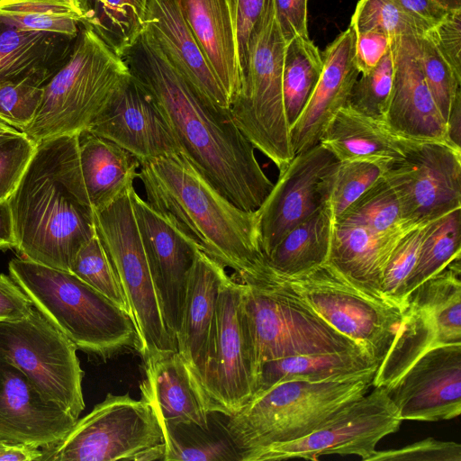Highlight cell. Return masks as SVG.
Wrapping results in <instances>:
<instances>
[{"label": "cell", "instance_id": "9a60e30c", "mask_svg": "<svg viewBox=\"0 0 461 461\" xmlns=\"http://www.w3.org/2000/svg\"><path fill=\"white\" fill-rule=\"evenodd\" d=\"M383 176L394 189L406 221L420 222L461 208V149L424 141Z\"/></svg>", "mask_w": 461, "mask_h": 461}, {"label": "cell", "instance_id": "d6a6232c", "mask_svg": "<svg viewBox=\"0 0 461 461\" xmlns=\"http://www.w3.org/2000/svg\"><path fill=\"white\" fill-rule=\"evenodd\" d=\"M334 217L321 205L294 227L266 258L276 274L289 276L303 273L328 261Z\"/></svg>", "mask_w": 461, "mask_h": 461}, {"label": "cell", "instance_id": "3957f363", "mask_svg": "<svg viewBox=\"0 0 461 461\" xmlns=\"http://www.w3.org/2000/svg\"><path fill=\"white\" fill-rule=\"evenodd\" d=\"M148 201L208 257L250 284L265 271L257 211L223 197L177 151L140 162L138 176Z\"/></svg>", "mask_w": 461, "mask_h": 461}, {"label": "cell", "instance_id": "30bf717a", "mask_svg": "<svg viewBox=\"0 0 461 461\" xmlns=\"http://www.w3.org/2000/svg\"><path fill=\"white\" fill-rule=\"evenodd\" d=\"M41 453V461H164V434L156 413L142 399L108 393Z\"/></svg>", "mask_w": 461, "mask_h": 461}, {"label": "cell", "instance_id": "44dd1931", "mask_svg": "<svg viewBox=\"0 0 461 461\" xmlns=\"http://www.w3.org/2000/svg\"><path fill=\"white\" fill-rule=\"evenodd\" d=\"M418 38L392 40L393 81L384 120L393 131L405 137L450 145L446 122L424 79Z\"/></svg>", "mask_w": 461, "mask_h": 461}, {"label": "cell", "instance_id": "603a6c76", "mask_svg": "<svg viewBox=\"0 0 461 461\" xmlns=\"http://www.w3.org/2000/svg\"><path fill=\"white\" fill-rule=\"evenodd\" d=\"M141 399L158 419L172 427L209 429L208 399L190 366L178 351L144 362Z\"/></svg>", "mask_w": 461, "mask_h": 461}, {"label": "cell", "instance_id": "60d3db41", "mask_svg": "<svg viewBox=\"0 0 461 461\" xmlns=\"http://www.w3.org/2000/svg\"><path fill=\"white\" fill-rule=\"evenodd\" d=\"M355 33L376 31L397 37H421L429 29L403 12L392 0H359L351 17Z\"/></svg>", "mask_w": 461, "mask_h": 461}, {"label": "cell", "instance_id": "816d5d0a", "mask_svg": "<svg viewBox=\"0 0 461 461\" xmlns=\"http://www.w3.org/2000/svg\"><path fill=\"white\" fill-rule=\"evenodd\" d=\"M308 0H274L275 17L287 44L295 37L308 38Z\"/></svg>", "mask_w": 461, "mask_h": 461}, {"label": "cell", "instance_id": "6f0895ef", "mask_svg": "<svg viewBox=\"0 0 461 461\" xmlns=\"http://www.w3.org/2000/svg\"><path fill=\"white\" fill-rule=\"evenodd\" d=\"M16 248V238L9 199L0 201V250Z\"/></svg>", "mask_w": 461, "mask_h": 461}, {"label": "cell", "instance_id": "d6986e66", "mask_svg": "<svg viewBox=\"0 0 461 461\" xmlns=\"http://www.w3.org/2000/svg\"><path fill=\"white\" fill-rule=\"evenodd\" d=\"M337 161L319 143L296 154L279 171L276 183L257 210L259 242L265 258L294 227L321 206L318 185Z\"/></svg>", "mask_w": 461, "mask_h": 461}, {"label": "cell", "instance_id": "1f68e13d", "mask_svg": "<svg viewBox=\"0 0 461 461\" xmlns=\"http://www.w3.org/2000/svg\"><path fill=\"white\" fill-rule=\"evenodd\" d=\"M378 365L360 348L286 357L261 366L255 393L283 382L324 381L377 368Z\"/></svg>", "mask_w": 461, "mask_h": 461}, {"label": "cell", "instance_id": "7a4b0ae2", "mask_svg": "<svg viewBox=\"0 0 461 461\" xmlns=\"http://www.w3.org/2000/svg\"><path fill=\"white\" fill-rule=\"evenodd\" d=\"M9 203L19 258L70 271L77 251L96 233L77 134L37 144Z\"/></svg>", "mask_w": 461, "mask_h": 461}, {"label": "cell", "instance_id": "bcb514c9", "mask_svg": "<svg viewBox=\"0 0 461 461\" xmlns=\"http://www.w3.org/2000/svg\"><path fill=\"white\" fill-rule=\"evenodd\" d=\"M43 94V86L29 82L0 84V120L23 131L32 122Z\"/></svg>", "mask_w": 461, "mask_h": 461}, {"label": "cell", "instance_id": "7402d4cb", "mask_svg": "<svg viewBox=\"0 0 461 461\" xmlns=\"http://www.w3.org/2000/svg\"><path fill=\"white\" fill-rule=\"evenodd\" d=\"M356 33L349 26L322 53L323 69L306 105L291 127L294 156L320 143L339 110L347 105L360 72L355 59Z\"/></svg>", "mask_w": 461, "mask_h": 461}, {"label": "cell", "instance_id": "94428289", "mask_svg": "<svg viewBox=\"0 0 461 461\" xmlns=\"http://www.w3.org/2000/svg\"><path fill=\"white\" fill-rule=\"evenodd\" d=\"M0 443H2V442L0 441Z\"/></svg>", "mask_w": 461, "mask_h": 461}, {"label": "cell", "instance_id": "e575fe53", "mask_svg": "<svg viewBox=\"0 0 461 461\" xmlns=\"http://www.w3.org/2000/svg\"><path fill=\"white\" fill-rule=\"evenodd\" d=\"M0 19L21 30L77 37L85 13L80 0H0Z\"/></svg>", "mask_w": 461, "mask_h": 461}, {"label": "cell", "instance_id": "b9f144b4", "mask_svg": "<svg viewBox=\"0 0 461 461\" xmlns=\"http://www.w3.org/2000/svg\"><path fill=\"white\" fill-rule=\"evenodd\" d=\"M430 221L414 227L399 240L383 273L382 295L402 310L406 308V282L416 265L427 224Z\"/></svg>", "mask_w": 461, "mask_h": 461}, {"label": "cell", "instance_id": "8d00e7d4", "mask_svg": "<svg viewBox=\"0 0 461 461\" xmlns=\"http://www.w3.org/2000/svg\"><path fill=\"white\" fill-rule=\"evenodd\" d=\"M461 257V208L431 220L419 252L416 265L405 285V303L409 295L424 281Z\"/></svg>", "mask_w": 461, "mask_h": 461}, {"label": "cell", "instance_id": "5b68a950", "mask_svg": "<svg viewBox=\"0 0 461 461\" xmlns=\"http://www.w3.org/2000/svg\"><path fill=\"white\" fill-rule=\"evenodd\" d=\"M377 368L324 381H288L253 394L228 417L226 431L239 460L256 450L300 438L366 395Z\"/></svg>", "mask_w": 461, "mask_h": 461}, {"label": "cell", "instance_id": "83f0119b", "mask_svg": "<svg viewBox=\"0 0 461 461\" xmlns=\"http://www.w3.org/2000/svg\"><path fill=\"white\" fill-rule=\"evenodd\" d=\"M230 102L241 87L236 32L227 0H176Z\"/></svg>", "mask_w": 461, "mask_h": 461}, {"label": "cell", "instance_id": "9c48e42d", "mask_svg": "<svg viewBox=\"0 0 461 461\" xmlns=\"http://www.w3.org/2000/svg\"><path fill=\"white\" fill-rule=\"evenodd\" d=\"M134 185L95 212L97 235L127 300L143 363L177 351L166 325L139 232L132 203Z\"/></svg>", "mask_w": 461, "mask_h": 461}, {"label": "cell", "instance_id": "6da1fadb", "mask_svg": "<svg viewBox=\"0 0 461 461\" xmlns=\"http://www.w3.org/2000/svg\"><path fill=\"white\" fill-rule=\"evenodd\" d=\"M121 58L155 97L181 152L201 175L234 205L257 211L274 184L230 109L209 102L167 61L145 29Z\"/></svg>", "mask_w": 461, "mask_h": 461}, {"label": "cell", "instance_id": "ffe728a7", "mask_svg": "<svg viewBox=\"0 0 461 461\" xmlns=\"http://www.w3.org/2000/svg\"><path fill=\"white\" fill-rule=\"evenodd\" d=\"M76 419L46 400L15 366L0 357V441L39 448L51 446L70 430Z\"/></svg>", "mask_w": 461, "mask_h": 461}, {"label": "cell", "instance_id": "f1b7e54d", "mask_svg": "<svg viewBox=\"0 0 461 461\" xmlns=\"http://www.w3.org/2000/svg\"><path fill=\"white\" fill-rule=\"evenodd\" d=\"M227 276L225 267L198 249L186 282L176 339V350L197 379L221 287Z\"/></svg>", "mask_w": 461, "mask_h": 461}, {"label": "cell", "instance_id": "ab89813d", "mask_svg": "<svg viewBox=\"0 0 461 461\" xmlns=\"http://www.w3.org/2000/svg\"><path fill=\"white\" fill-rule=\"evenodd\" d=\"M69 272L130 315L127 300L97 232L77 251Z\"/></svg>", "mask_w": 461, "mask_h": 461}, {"label": "cell", "instance_id": "d590c367", "mask_svg": "<svg viewBox=\"0 0 461 461\" xmlns=\"http://www.w3.org/2000/svg\"><path fill=\"white\" fill-rule=\"evenodd\" d=\"M322 69V53L310 37H295L286 44L282 89L290 130L312 94Z\"/></svg>", "mask_w": 461, "mask_h": 461}, {"label": "cell", "instance_id": "7dc6e473", "mask_svg": "<svg viewBox=\"0 0 461 461\" xmlns=\"http://www.w3.org/2000/svg\"><path fill=\"white\" fill-rule=\"evenodd\" d=\"M159 422L164 434V461L239 460L238 452L232 444L223 440L184 443L168 424L162 420Z\"/></svg>", "mask_w": 461, "mask_h": 461}, {"label": "cell", "instance_id": "484cf974", "mask_svg": "<svg viewBox=\"0 0 461 461\" xmlns=\"http://www.w3.org/2000/svg\"><path fill=\"white\" fill-rule=\"evenodd\" d=\"M422 142L396 132L384 118L366 115L348 105L339 110L320 140L338 161L370 159L390 166Z\"/></svg>", "mask_w": 461, "mask_h": 461}, {"label": "cell", "instance_id": "f907efd6", "mask_svg": "<svg viewBox=\"0 0 461 461\" xmlns=\"http://www.w3.org/2000/svg\"><path fill=\"white\" fill-rule=\"evenodd\" d=\"M425 34L461 82V9L448 11Z\"/></svg>", "mask_w": 461, "mask_h": 461}, {"label": "cell", "instance_id": "f546056e", "mask_svg": "<svg viewBox=\"0 0 461 461\" xmlns=\"http://www.w3.org/2000/svg\"><path fill=\"white\" fill-rule=\"evenodd\" d=\"M80 176L90 204L96 212L133 185L140 160L117 144L89 130L77 134Z\"/></svg>", "mask_w": 461, "mask_h": 461}, {"label": "cell", "instance_id": "7bdbcfd3", "mask_svg": "<svg viewBox=\"0 0 461 461\" xmlns=\"http://www.w3.org/2000/svg\"><path fill=\"white\" fill-rule=\"evenodd\" d=\"M393 81L392 48L368 73L355 82L347 105L366 115L384 118Z\"/></svg>", "mask_w": 461, "mask_h": 461}, {"label": "cell", "instance_id": "680465c9", "mask_svg": "<svg viewBox=\"0 0 461 461\" xmlns=\"http://www.w3.org/2000/svg\"><path fill=\"white\" fill-rule=\"evenodd\" d=\"M448 143L461 149V89L457 91L446 122Z\"/></svg>", "mask_w": 461, "mask_h": 461}, {"label": "cell", "instance_id": "7c38bea8", "mask_svg": "<svg viewBox=\"0 0 461 461\" xmlns=\"http://www.w3.org/2000/svg\"><path fill=\"white\" fill-rule=\"evenodd\" d=\"M75 345L35 308L26 317L0 321V357L19 368L48 401L77 420L85 408L84 372Z\"/></svg>", "mask_w": 461, "mask_h": 461}, {"label": "cell", "instance_id": "91938a15", "mask_svg": "<svg viewBox=\"0 0 461 461\" xmlns=\"http://www.w3.org/2000/svg\"><path fill=\"white\" fill-rule=\"evenodd\" d=\"M447 10L461 9V0H437Z\"/></svg>", "mask_w": 461, "mask_h": 461}, {"label": "cell", "instance_id": "8992f818", "mask_svg": "<svg viewBox=\"0 0 461 461\" xmlns=\"http://www.w3.org/2000/svg\"><path fill=\"white\" fill-rule=\"evenodd\" d=\"M130 76L122 59L82 25L72 52L43 86L39 108L23 131L38 144L88 130Z\"/></svg>", "mask_w": 461, "mask_h": 461}, {"label": "cell", "instance_id": "e0dca14e", "mask_svg": "<svg viewBox=\"0 0 461 461\" xmlns=\"http://www.w3.org/2000/svg\"><path fill=\"white\" fill-rule=\"evenodd\" d=\"M402 420L440 421L461 413V344L435 347L384 387Z\"/></svg>", "mask_w": 461, "mask_h": 461}, {"label": "cell", "instance_id": "277c9868", "mask_svg": "<svg viewBox=\"0 0 461 461\" xmlns=\"http://www.w3.org/2000/svg\"><path fill=\"white\" fill-rule=\"evenodd\" d=\"M8 269L33 307L77 349L108 358L137 348L131 316L71 272L22 258H13Z\"/></svg>", "mask_w": 461, "mask_h": 461}, {"label": "cell", "instance_id": "ee69618b", "mask_svg": "<svg viewBox=\"0 0 461 461\" xmlns=\"http://www.w3.org/2000/svg\"><path fill=\"white\" fill-rule=\"evenodd\" d=\"M419 59L427 86L445 122L461 82L429 38H418Z\"/></svg>", "mask_w": 461, "mask_h": 461}, {"label": "cell", "instance_id": "8fae6325", "mask_svg": "<svg viewBox=\"0 0 461 461\" xmlns=\"http://www.w3.org/2000/svg\"><path fill=\"white\" fill-rule=\"evenodd\" d=\"M244 285L227 276L210 326L198 381L211 412L240 411L257 388L252 339L244 309Z\"/></svg>", "mask_w": 461, "mask_h": 461}, {"label": "cell", "instance_id": "f6af8a7d", "mask_svg": "<svg viewBox=\"0 0 461 461\" xmlns=\"http://www.w3.org/2000/svg\"><path fill=\"white\" fill-rule=\"evenodd\" d=\"M36 147L24 131L0 120V201L9 199Z\"/></svg>", "mask_w": 461, "mask_h": 461}, {"label": "cell", "instance_id": "c3c4849f", "mask_svg": "<svg viewBox=\"0 0 461 461\" xmlns=\"http://www.w3.org/2000/svg\"><path fill=\"white\" fill-rule=\"evenodd\" d=\"M461 461V445L427 438L411 445L388 450H375L368 461Z\"/></svg>", "mask_w": 461, "mask_h": 461}, {"label": "cell", "instance_id": "74e56055", "mask_svg": "<svg viewBox=\"0 0 461 461\" xmlns=\"http://www.w3.org/2000/svg\"><path fill=\"white\" fill-rule=\"evenodd\" d=\"M389 164L380 160L351 159L335 162L318 185L321 205L339 216L386 171Z\"/></svg>", "mask_w": 461, "mask_h": 461}, {"label": "cell", "instance_id": "db71d44e", "mask_svg": "<svg viewBox=\"0 0 461 461\" xmlns=\"http://www.w3.org/2000/svg\"><path fill=\"white\" fill-rule=\"evenodd\" d=\"M33 305L10 276L0 274V321H15L29 315Z\"/></svg>", "mask_w": 461, "mask_h": 461}, {"label": "cell", "instance_id": "4fadbf2b", "mask_svg": "<svg viewBox=\"0 0 461 461\" xmlns=\"http://www.w3.org/2000/svg\"><path fill=\"white\" fill-rule=\"evenodd\" d=\"M243 285L257 383L261 366L268 361L297 355L362 349L276 287L266 284Z\"/></svg>", "mask_w": 461, "mask_h": 461}, {"label": "cell", "instance_id": "5bb4252c", "mask_svg": "<svg viewBox=\"0 0 461 461\" xmlns=\"http://www.w3.org/2000/svg\"><path fill=\"white\" fill-rule=\"evenodd\" d=\"M402 421L385 389L374 387L372 392L340 409L311 433L247 454L241 461L318 460L329 455H354L368 461L377 444L395 433Z\"/></svg>", "mask_w": 461, "mask_h": 461}, {"label": "cell", "instance_id": "cb8c5ba5", "mask_svg": "<svg viewBox=\"0 0 461 461\" xmlns=\"http://www.w3.org/2000/svg\"><path fill=\"white\" fill-rule=\"evenodd\" d=\"M145 30L167 61L209 102L217 107L230 109L228 97L176 0H149Z\"/></svg>", "mask_w": 461, "mask_h": 461}, {"label": "cell", "instance_id": "4dcf8cb0", "mask_svg": "<svg viewBox=\"0 0 461 461\" xmlns=\"http://www.w3.org/2000/svg\"><path fill=\"white\" fill-rule=\"evenodd\" d=\"M448 343L434 313L408 302L393 341L375 371L373 386L387 387L394 383L428 350Z\"/></svg>", "mask_w": 461, "mask_h": 461}, {"label": "cell", "instance_id": "ac0fdd59", "mask_svg": "<svg viewBox=\"0 0 461 461\" xmlns=\"http://www.w3.org/2000/svg\"><path fill=\"white\" fill-rule=\"evenodd\" d=\"M88 130L124 149L140 162L181 151L157 100L131 75Z\"/></svg>", "mask_w": 461, "mask_h": 461}, {"label": "cell", "instance_id": "f35d334b", "mask_svg": "<svg viewBox=\"0 0 461 461\" xmlns=\"http://www.w3.org/2000/svg\"><path fill=\"white\" fill-rule=\"evenodd\" d=\"M334 220L355 221L382 234L420 223L404 219L399 198L383 176Z\"/></svg>", "mask_w": 461, "mask_h": 461}, {"label": "cell", "instance_id": "52a82bcc", "mask_svg": "<svg viewBox=\"0 0 461 461\" xmlns=\"http://www.w3.org/2000/svg\"><path fill=\"white\" fill-rule=\"evenodd\" d=\"M261 284L286 294L352 339L378 363L403 315V310L366 292L328 262L289 276L276 274L267 266L264 276L252 285Z\"/></svg>", "mask_w": 461, "mask_h": 461}, {"label": "cell", "instance_id": "f5cc1de1", "mask_svg": "<svg viewBox=\"0 0 461 461\" xmlns=\"http://www.w3.org/2000/svg\"><path fill=\"white\" fill-rule=\"evenodd\" d=\"M392 40L376 31L356 34L355 59L361 75L370 72L378 64L390 49Z\"/></svg>", "mask_w": 461, "mask_h": 461}, {"label": "cell", "instance_id": "11a10c76", "mask_svg": "<svg viewBox=\"0 0 461 461\" xmlns=\"http://www.w3.org/2000/svg\"><path fill=\"white\" fill-rule=\"evenodd\" d=\"M403 12L429 30L441 22L448 13L437 0H392Z\"/></svg>", "mask_w": 461, "mask_h": 461}, {"label": "cell", "instance_id": "9f6ffc18", "mask_svg": "<svg viewBox=\"0 0 461 461\" xmlns=\"http://www.w3.org/2000/svg\"><path fill=\"white\" fill-rule=\"evenodd\" d=\"M41 448L23 444L0 443V461L41 460Z\"/></svg>", "mask_w": 461, "mask_h": 461}, {"label": "cell", "instance_id": "2e32d148", "mask_svg": "<svg viewBox=\"0 0 461 461\" xmlns=\"http://www.w3.org/2000/svg\"><path fill=\"white\" fill-rule=\"evenodd\" d=\"M132 203L163 317L176 342L186 282L198 248L148 201L140 198L135 189Z\"/></svg>", "mask_w": 461, "mask_h": 461}, {"label": "cell", "instance_id": "d4e9b609", "mask_svg": "<svg viewBox=\"0 0 461 461\" xmlns=\"http://www.w3.org/2000/svg\"><path fill=\"white\" fill-rule=\"evenodd\" d=\"M422 222L382 234L355 221L334 220L327 262L366 292L384 299L381 285L385 266L399 240Z\"/></svg>", "mask_w": 461, "mask_h": 461}, {"label": "cell", "instance_id": "4316f807", "mask_svg": "<svg viewBox=\"0 0 461 461\" xmlns=\"http://www.w3.org/2000/svg\"><path fill=\"white\" fill-rule=\"evenodd\" d=\"M77 37L21 30L0 19V84L44 86L68 59Z\"/></svg>", "mask_w": 461, "mask_h": 461}, {"label": "cell", "instance_id": "836d02e7", "mask_svg": "<svg viewBox=\"0 0 461 461\" xmlns=\"http://www.w3.org/2000/svg\"><path fill=\"white\" fill-rule=\"evenodd\" d=\"M84 26L122 56L145 29L149 0H80Z\"/></svg>", "mask_w": 461, "mask_h": 461}, {"label": "cell", "instance_id": "681fc988", "mask_svg": "<svg viewBox=\"0 0 461 461\" xmlns=\"http://www.w3.org/2000/svg\"><path fill=\"white\" fill-rule=\"evenodd\" d=\"M227 1L236 32L238 59L243 83L248 71L249 43L261 22L266 0Z\"/></svg>", "mask_w": 461, "mask_h": 461}, {"label": "cell", "instance_id": "ba28073f", "mask_svg": "<svg viewBox=\"0 0 461 461\" xmlns=\"http://www.w3.org/2000/svg\"><path fill=\"white\" fill-rule=\"evenodd\" d=\"M285 46L274 0H266L261 22L249 43L246 77L230 104L238 128L279 171L294 157L282 89Z\"/></svg>", "mask_w": 461, "mask_h": 461}]
</instances>
